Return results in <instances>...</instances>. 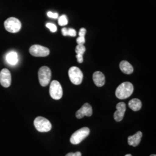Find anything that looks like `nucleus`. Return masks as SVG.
<instances>
[{
	"label": "nucleus",
	"mask_w": 156,
	"mask_h": 156,
	"mask_svg": "<svg viewBox=\"0 0 156 156\" xmlns=\"http://www.w3.org/2000/svg\"><path fill=\"white\" fill-rule=\"evenodd\" d=\"M134 91L133 84L129 82H125L120 84L116 90V96L120 100L126 99L131 96Z\"/></svg>",
	"instance_id": "f257e3e1"
},
{
	"label": "nucleus",
	"mask_w": 156,
	"mask_h": 156,
	"mask_svg": "<svg viewBox=\"0 0 156 156\" xmlns=\"http://www.w3.org/2000/svg\"><path fill=\"white\" fill-rule=\"evenodd\" d=\"M4 27L7 31L11 33H16L22 28V23L17 18L11 17L5 21Z\"/></svg>",
	"instance_id": "f03ea898"
},
{
	"label": "nucleus",
	"mask_w": 156,
	"mask_h": 156,
	"mask_svg": "<svg viewBox=\"0 0 156 156\" xmlns=\"http://www.w3.org/2000/svg\"><path fill=\"white\" fill-rule=\"evenodd\" d=\"M90 134L89 128L83 127L75 131L70 138V142L73 145L79 144Z\"/></svg>",
	"instance_id": "7ed1b4c3"
},
{
	"label": "nucleus",
	"mask_w": 156,
	"mask_h": 156,
	"mask_svg": "<svg viewBox=\"0 0 156 156\" xmlns=\"http://www.w3.org/2000/svg\"><path fill=\"white\" fill-rule=\"evenodd\" d=\"M34 124L37 131L41 133L49 132L51 129V124L50 122L45 117H36L34 120Z\"/></svg>",
	"instance_id": "20e7f679"
},
{
	"label": "nucleus",
	"mask_w": 156,
	"mask_h": 156,
	"mask_svg": "<svg viewBox=\"0 0 156 156\" xmlns=\"http://www.w3.org/2000/svg\"><path fill=\"white\" fill-rule=\"evenodd\" d=\"M51 76V70L49 67L43 66L39 68L38 71V78L40 84L45 87L50 83Z\"/></svg>",
	"instance_id": "39448f33"
},
{
	"label": "nucleus",
	"mask_w": 156,
	"mask_h": 156,
	"mask_svg": "<svg viewBox=\"0 0 156 156\" xmlns=\"http://www.w3.org/2000/svg\"><path fill=\"white\" fill-rule=\"evenodd\" d=\"M68 75L71 82L73 84L79 85L82 82L83 74L78 67H71L68 71Z\"/></svg>",
	"instance_id": "423d86ee"
},
{
	"label": "nucleus",
	"mask_w": 156,
	"mask_h": 156,
	"mask_svg": "<svg viewBox=\"0 0 156 156\" xmlns=\"http://www.w3.org/2000/svg\"><path fill=\"white\" fill-rule=\"evenodd\" d=\"M50 97L56 100L61 99L62 97V85L57 80H53L50 83L49 88Z\"/></svg>",
	"instance_id": "0eeeda50"
},
{
	"label": "nucleus",
	"mask_w": 156,
	"mask_h": 156,
	"mask_svg": "<svg viewBox=\"0 0 156 156\" xmlns=\"http://www.w3.org/2000/svg\"><path fill=\"white\" fill-rule=\"evenodd\" d=\"M30 53L35 57H46L50 53V50L41 45H34L30 48Z\"/></svg>",
	"instance_id": "6e6552de"
},
{
	"label": "nucleus",
	"mask_w": 156,
	"mask_h": 156,
	"mask_svg": "<svg viewBox=\"0 0 156 156\" xmlns=\"http://www.w3.org/2000/svg\"><path fill=\"white\" fill-rule=\"evenodd\" d=\"M12 81L11 73L10 71L4 68L0 72V83L4 87H8L11 86Z\"/></svg>",
	"instance_id": "1a4fd4ad"
},
{
	"label": "nucleus",
	"mask_w": 156,
	"mask_h": 156,
	"mask_svg": "<svg viewBox=\"0 0 156 156\" xmlns=\"http://www.w3.org/2000/svg\"><path fill=\"white\" fill-rule=\"evenodd\" d=\"M93 114L92 107L88 103H85L76 113V117L79 119L83 118L84 116L90 117Z\"/></svg>",
	"instance_id": "9d476101"
},
{
	"label": "nucleus",
	"mask_w": 156,
	"mask_h": 156,
	"mask_svg": "<svg viewBox=\"0 0 156 156\" xmlns=\"http://www.w3.org/2000/svg\"><path fill=\"white\" fill-rule=\"evenodd\" d=\"M117 111L114 113V119L116 122H120L123 119L126 111V104L123 102L118 103L116 105Z\"/></svg>",
	"instance_id": "9b49d317"
},
{
	"label": "nucleus",
	"mask_w": 156,
	"mask_h": 156,
	"mask_svg": "<svg viewBox=\"0 0 156 156\" xmlns=\"http://www.w3.org/2000/svg\"><path fill=\"white\" fill-rule=\"evenodd\" d=\"M93 79L97 87H102L105 83V78L104 73L100 71H96L93 73Z\"/></svg>",
	"instance_id": "f8f14e48"
},
{
	"label": "nucleus",
	"mask_w": 156,
	"mask_h": 156,
	"mask_svg": "<svg viewBox=\"0 0 156 156\" xmlns=\"http://www.w3.org/2000/svg\"><path fill=\"white\" fill-rule=\"evenodd\" d=\"M142 137V133L141 131H138L134 135L129 136L128 138V145L134 147H136L140 144Z\"/></svg>",
	"instance_id": "ddd939ff"
},
{
	"label": "nucleus",
	"mask_w": 156,
	"mask_h": 156,
	"mask_svg": "<svg viewBox=\"0 0 156 156\" xmlns=\"http://www.w3.org/2000/svg\"><path fill=\"white\" fill-rule=\"evenodd\" d=\"M119 67L122 72L127 75L132 73L134 71V68L132 66V65L127 61L120 62Z\"/></svg>",
	"instance_id": "4468645a"
},
{
	"label": "nucleus",
	"mask_w": 156,
	"mask_h": 156,
	"mask_svg": "<svg viewBox=\"0 0 156 156\" xmlns=\"http://www.w3.org/2000/svg\"><path fill=\"white\" fill-rule=\"evenodd\" d=\"M6 60L11 65H16L18 62V56L16 52L11 51L8 53L6 56Z\"/></svg>",
	"instance_id": "2eb2a0df"
},
{
	"label": "nucleus",
	"mask_w": 156,
	"mask_h": 156,
	"mask_svg": "<svg viewBox=\"0 0 156 156\" xmlns=\"http://www.w3.org/2000/svg\"><path fill=\"white\" fill-rule=\"evenodd\" d=\"M128 106L133 111H138L142 108V102L139 99L134 98L129 101L128 103Z\"/></svg>",
	"instance_id": "dca6fc26"
},
{
	"label": "nucleus",
	"mask_w": 156,
	"mask_h": 156,
	"mask_svg": "<svg viewBox=\"0 0 156 156\" xmlns=\"http://www.w3.org/2000/svg\"><path fill=\"white\" fill-rule=\"evenodd\" d=\"M62 33L64 36L68 35L71 37H75L76 35V32L73 28H62Z\"/></svg>",
	"instance_id": "f3484780"
},
{
	"label": "nucleus",
	"mask_w": 156,
	"mask_h": 156,
	"mask_svg": "<svg viewBox=\"0 0 156 156\" xmlns=\"http://www.w3.org/2000/svg\"><path fill=\"white\" fill-rule=\"evenodd\" d=\"M68 19L66 15H62L61 16L58 18V23L60 26H66L68 24Z\"/></svg>",
	"instance_id": "a211bd4d"
},
{
	"label": "nucleus",
	"mask_w": 156,
	"mask_h": 156,
	"mask_svg": "<svg viewBox=\"0 0 156 156\" xmlns=\"http://www.w3.org/2000/svg\"><path fill=\"white\" fill-rule=\"evenodd\" d=\"M85 51H86V48H85V46L83 45H79V44H78L76 46V49H75V52L77 54L83 55Z\"/></svg>",
	"instance_id": "6ab92c4d"
},
{
	"label": "nucleus",
	"mask_w": 156,
	"mask_h": 156,
	"mask_svg": "<svg viewBox=\"0 0 156 156\" xmlns=\"http://www.w3.org/2000/svg\"><path fill=\"white\" fill-rule=\"evenodd\" d=\"M46 27L47 28H49L50 30V31L52 33H55L57 30V28L56 25L53 23H48L46 24Z\"/></svg>",
	"instance_id": "aec40b11"
},
{
	"label": "nucleus",
	"mask_w": 156,
	"mask_h": 156,
	"mask_svg": "<svg viewBox=\"0 0 156 156\" xmlns=\"http://www.w3.org/2000/svg\"><path fill=\"white\" fill-rule=\"evenodd\" d=\"M47 15L49 17L53 19H57L58 17V14L57 13H53L51 11L48 12L47 13Z\"/></svg>",
	"instance_id": "412c9836"
},
{
	"label": "nucleus",
	"mask_w": 156,
	"mask_h": 156,
	"mask_svg": "<svg viewBox=\"0 0 156 156\" xmlns=\"http://www.w3.org/2000/svg\"><path fill=\"white\" fill-rule=\"evenodd\" d=\"M85 42L86 41H85L84 37H79L76 39V42L79 45H83Z\"/></svg>",
	"instance_id": "4be33fe9"
},
{
	"label": "nucleus",
	"mask_w": 156,
	"mask_h": 156,
	"mask_svg": "<svg viewBox=\"0 0 156 156\" xmlns=\"http://www.w3.org/2000/svg\"><path fill=\"white\" fill-rule=\"evenodd\" d=\"M86 33V30L84 28H81L79 30V37H84Z\"/></svg>",
	"instance_id": "5701e85b"
},
{
	"label": "nucleus",
	"mask_w": 156,
	"mask_h": 156,
	"mask_svg": "<svg viewBox=\"0 0 156 156\" xmlns=\"http://www.w3.org/2000/svg\"><path fill=\"white\" fill-rule=\"evenodd\" d=\"M66 156H82V154L80 151H76L75 153H69Z\"/></svg>",
	"instance_id": "b1692460"
},
{
	"label": "nucleus",
	"mask_w": 156,
	"mask_h": 156,
	"mask_svg": "<svg viewBox=\"0 0 156 156\" xmlns=\"http://www.w3.org/2000/svg\"><path fill=\"white\" fill-rule=\"evenodd\" d=\"M76 57V58H77V60H78V62L79 63H82V62H83V55L77 54Z\"/></svg>",
	"instance_id": "393cba45"
},
{
	"label": "nucleus",
	"mask_w": 156,
	"mask_h": 156,
	"mask_svg": "<svg viewBox=\"0 0 156 156\" xmlns=\"http://www.w3.org/2000/svg\"><path fill=\"white\" fill-rule=\"evenodd\" d=\"M125 156H133L131 154H126Z\"/></svg>",
	"instance_id": "a878e982"
},
{
	"label": "nucleus",
	"mask_w": 156,
	"mask_h": 156,
	"mask_svg": "<svg viewBox=\"0 0 156 156\" xmlns=\"http://www.w3.org/2000/svg\"><path fill=\"white\" fill-rule=\"evenodd\" d=\"M150 156H156V154H151V155Z\"/></svg>",
	"instance_id": "bb28decb"
}]
</instances>
